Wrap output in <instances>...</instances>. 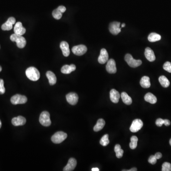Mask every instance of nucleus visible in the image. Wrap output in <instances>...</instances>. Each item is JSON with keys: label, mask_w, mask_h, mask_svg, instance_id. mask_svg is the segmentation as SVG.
Instances as JSON below:
<instances>
[{"label": "nucleus", "mask_w": 171, "mask_h": 171, "mask_svg": "<svg viewBox=\"0 0 171 171\" xmlns=\"http://www.w3.org/2000/svg\"><path fill=\"white\" fill-rule=\"evenodd\" d=\"M25 73L28 78L33 81L38 80L40 77V73L38 70L33 67H31L28 68Z\"/></svg>", "instance_id": "nucleus-1"}, {"label": "nucleus", "mask_w": 171, "mask_h": 171, "mask_svg": "<svg viewBox=\"0 0 171 171\" xmlns=\"http://www.w3.org/2000/svg\"><path fill=\"white\" fill-rule=\"evenodd\" d=\"M10 39L12 42H16L17 46L20 49L24 48L26 45V40L22 35L14 33L11 35Z\"/></svg>", "instance_id": "nucleus-2"}, {"label": "nucleus", "mask_w": 171, "mask_h": 171, "mask_svg": "<svg viewBox=\"0 0 171 171\" xmlns=\"http://www.w3.org/2000/svg\"><path fill=\"white\" fill-rule=\"evenodd\" d=\"M67 137V134L62 131L56 132L51 137V141L55 144H60Z\"/></svg>", "instance_id": "nucleus-3"}, {"label": "nucleus", "mask_w": 171, "mask_h": 171, "mask_svg": "<svg viewBox=\"0 0 171 171\" xmlns=\"http://www.w3.org/2000/svg\"><path fill=\"white\" fill-rule=\"evenodd\" d=\"M125 60L128 65L132 68H136L142 64V62L141 60H136L134 59L132 56L130 54H127L125 57Z\"/></svg>", "instance_id": "nucleus-4"}, {"label": "nucleus", "mask_w": 171, "mask_h": 171, "mask_svg": "<svg viewBox=\"0 0 171 171\" xmlns=\"http://www.w3.org/2000/svg\"><path fill=\"white\" fill-rule=\"evenodd\" d=\"M40 123L44 126H49L51 125L50 115L47 111H43L40 114L39 118Z\"/></svg>", "instance_id": "nucleus-5"}, {"label": "nucleus", "mask_w": 171, "mask_h": 171, "mask_svg": "<svg viewBox=\"0 0 171 171\" xmlns=\"http://www.w3.org/2000/svg\"><path fill=\"white\" fill-rule=\"evenodd\" d=\"M11 101L13 105L23 104L26 103L27 101V98L25 96L16 94L12 96L11 98Z\"/></svg>", "instance_id": "nucleus-6"}, {"label": "nucleus", "mask_w": 171, "mask_h": 171, "mask_svg": "<svg viewBox=\"0 0 171 171\" xmlns=\"http://www.w3.org/2000/svg\"><path fill=\"white\" fill-rule=\"evenodd\" d=\"M143 126V123L142 120L139 119H136L132 122L130 130L133 133L138 132Z\"/></svg>", "instance_id": "nucleus-7"}, {"label": "nucleus", "mask_w": 171, "mask_h": 171, "mask_svg": "<svg viewBox=\"0 0 171 171\" xmlns=\"http://www.w3.org/2000/svg\"><path fill=\"white\" fill-rule=\"evenodd\" d=\"M120 22H114L110 23L109 29L110 32L113 35H118L121 32V28H120Z\"/></svg>", "instance_id": "nucleus-8"}, {"label": "nucleus", "mask_w": 171, "mask_h": 171, "mask_svg": "<svg viewBox=\"0 0 171 171\" xmlns=\"http://www.w3.org/2000/svg\"><path fill=\"white\" fill-rule=\"evenodd\" d=\"M87 48L84 45H79L74 46L72 48V53L77 56H82L86 53Z\"/></svg>", "instance_id": "nucleus-9"}, {"label": "nucleus", "mask_w": 171, "mask_h": 171, "mask_svg": "<svg viewBox=\"0 0 171 171\" xmlns=\"http://www.w3.org/2000/svg\"><path fill=\"white\" fill-rule=\"evenodd\" d=\"M106 70L110 74H114L117 72V68H116V62L114 60L111 59L108 61L107 65H106Z\"/></svg>", "instance_id": "nucleus-10"}, {"label": "nucleus", "mask_w": 171, "mask_h": 171, "mask_svg": "<svg viewBox=\"0 0 171 171\" xmlns=\"http://www.w3.org/2000/svg\"><path fill=\"white\" fill-rule=\"evenodd\" d=\"M67 101L70 105H75L77 103L79 97L75 93H70L66 95Z\"/></svg>", "instance_id": "nucleus-11"}, {"label": "nucleus", "mask_w": 171, "mask_h": 171, "mask_svg": "<svg viewBox=\"0 0 171 171\" xmlns=\"http://www.w3.org/2000/svg\"><path fill=\"white\" fill-rule=\"evenodd\" d=\"M108 60V54L105 49H102L100 55L98 58V61L100 64H103Z\"/></svg>", "instance_id": "nucleus-12"}, {"label": "nucleus", "mask_w": 171, "mask_h": 171, "mask_svg": "<svg viewBox=\"0 0 171 171\" xmlns=\"http://www.w3.org/2000/svg\"><path fill=\"white\" fill-rule=\"evenodd\" d=\"M77 166V161L75 158H71L69 159L67 165L66 166L63 171H72Z\"/></svg>", "instance_id": "nucleus-13"}, {"label": "nucleus", "mask_w": 171, "mask_h": 171, "mask_svg": "<svg viewBox=\"0 0 171 171\" xmlns=\"http://www.w3.org/2000/svg\"><path fill=\"white\" fill-rule=\"evenodd\" d=\"M14 33L20 35H23L26 32V29L23 27L21 22H18L14 27Z\"/></svg>", "instance_id": "nucleus-14"}, {"label": "nucleus", "mask_w": 171, "mask_h": 171, "mask_svg": "<svg viewBox=\"0 0 171 171\" xmlns=\"http://www.w3.org/2000/svg\"><path fill=\"white\" fill-rule=\"evenodd\" d=\"M26 122V120L24 117L22 116H18L12 118V123L14 126H20L23 125L25 124Z\"/></svg>", "instance_id": "nucleus-15"}, {"label": "nucleus", "mask_w": 171, "mask_h": 171, "mask_svg": "<svg viewBox=\"0 0 171 171\" xmlns=\"http://www.w3.org/2000/svg\"><path fill=\"white\" fill-rule=\"evenodd\" d=\"M145 55L147 60L150 62H153L156 60V56L154 51L149 47H147L145 50Z\"/></svg>", "instance_id": "nucleus-16"}, {"label": "nucleus", "mask_w": 171, "mask_h": 171, "mask_svg": "<svg viewBox=\"0 0 171 171\" xmlns=\"http://www.w3.org/2000/svg\"><path fill=\"white\" fill-rule=\"evenodd\" d=\"M120 97V94L118 91L115 89L111 90L110 91V98L111 101L114 103H118Z\"/></svg>", "instance_id": "nucleus-17"}, {"label": "nucleus", "mask_w": 171, "mask_h": 171, "mask_svg": "<svg viewBox=\"0 0 171 171\" xmlns=\"http://www.w3.org/2000/svg\"><path fill=\"white\" fill-rule=\"evenodd\" d=\"M60 48L62 50V53L65 57H68L70 55V50L68 43L62 42L60 44Z\"/></svg>", "instance_id": "nucleus-18"}, {"label": "nucleus", "mask_w": 171, "mask_h": 171, "mask_svg": "<svg viewBox=\"0 0 171 171\" xmlns=\"http://www.w3.org/2000/svg\"><path fill=\"white\" fill-rule=\"evenodd\" d=\"M76 69V67L74 64H71L70 65H65L62 67L61 71L63 74H69L71 73L72 71H75Z\"/></svg>", "instance_id": "nucleus-19"}, {"label": "nucleus", "mask_w": 171, "mask_h": 171, "mask_svg": "<svg viewBox=\"0 0 171 171\" xmlns=\"http://www.w3.org/2000/svg\"><path fill=\"white\" fill-rule=\"evenodd\" d=\"M46 76L49 80V82L50 85H54L56 84L57 82V77L54 73L50 71H47Z\"/></svg>", "instance_id": "nucleus-20"}, {"label": "nucleus", "mask_w": 171, "mask_h": 171, "mask_svg": "<svg viewBox=\"0 0 171 171\" xmlns=\"http://www.w3.org/2000/svg\"><path fill=\"white\" fill-rule=\"evenodd\" d=\"M144 98L146 102H148L152 104H156L157 102L156 97L155 95H153L152 93H147V94L145 95Z\"/></svg>", "instance_id": "nucleus-21"}, {"label": "nucleus", "mask_w": 171, "mask_h": 171, "mask_svg": "<svg viewBox=\"0 0 171 171\" xmlns=\"http://www.w3.org/2000/svg\"><path fill=\"white\" fill-rule=\"evenodd\" d=\"M140 84L143 88H147L150 87L151 83L149 77L147 76L143 77L140 82Z\"/></svg>", "instance_id": "nucleus-22"}, {"label": "nucleus", "mask_w": 171, "mask_h": 171, "mask_svg": "<svg viewBox=\"0 0 171 171\" xmlns=\"http://www.w3.org/2000/svg\"><path fill=\"white\" fill-rule=\"evenodd\" d=\"M105 121L103 119H99L97 120V123L94 127V130L95 132H98L103 128L105 126Z\"/></svg>", "instance_id": "nucleus-23"}, {"label": "nucleus", "mask_w": 171, "mask_h": 171, "mask_svg": "<svg viewBox=\"0 0 171 171\" xmlns=\"http://www.w3.org/2000/svg\"><path fill=\"white\" fill-rule=\"evenodd\" d=\"M121 97L123 101L126 105H131L132 103V99L131 97L128 95L126 92H122L121 94Z\"/></svg>", "instance_id": "nucleus-24"}, {"label": "nucleus", "mask_w": 171, "mask_h": 171, "mask_svg": "<svg viewBox=\"0 0 171 171\" xmlns=\"http://www.w3.org/2000/svg\"><path fill=\"white\" fill-rule=\"evenodd\" d=\"M161 36L156 33L152 32L149 35L148 37V39L150 42L154 43L157 42L160 40Z\"/></svg>", "instance_id": "nucleus-25"}, {"label": "nucleus", "mask_w": 171, "mask_h": 171, "mask_svg": "<svg viewBox=\"0 0 171 171\" xmlns=\"http://www.w3.org/2000/svg\"><path fill=\"white\" fill-rule=\"evenodd\" d=\"M159 81L162 85V86L165 88L168 87L170 85L169 80L165 76H161L160 77H159Z\"/></svg>", "instance_id": "nucleus-26"}, {"label": "nucleus", "mask_w": 171, "mask_h": 171, "mask_svg": "<svg viewBox=\"0 0 171 171\" xmlns=\"http://www.w3.org/2000/svg\"><path fill=\"white\" fill-rule=\"evenodd\" d=\"M114 150L116 153L117 158H122V156H123L124 150L121 149L120 145H118V144L116 145L115 146Z\"/></svg>", "instance_id": "nucleus-27"}, {"label": "nucleus", "mask_w": 171, "mask_h": 171, "mask_svg": "<svg viewBox=\"0 0 171 171\" xmlns=\"http://www.w3.org/2000/svg\"><path fill=\"white\" fill-rule=\"evenodd\" d=\"M138 138L136 136H133L131 138V142L130 143V147L132 149H135L137 147Z\"/></svg>", "instance_id": "nucleus-28"}, {"label": "nucleus", "mask_w": 171, "mask_h": 171, "mask_svg": "<svg viewBox=\"0 0 171 171\" xmlns=\"http://www.w3.org/2000/svg\"><path fill=\"white\" fill-rule=\"evenodd\" d=\"M108 138H109L108 135L106 134L104 135L102 137L101 140H100V145H101L103 146H106L108 145L109 143V140Z\"/></svg>", "instance_id": "nucleus-29"}, {"label": "nucleus", "mask_w": 171, "mask_h": 171, "mask_svg": "<svg viewBox=\"0 0 171 171\" xmlns=\"http://www.w3.org/2000/svg\"><path fill=\"white\" fill-rule=\"evenodd\" d=\"M12 25L13 24L9 22V21H7L4 24H2V29L3 31H10L11 29H12Z\"/></svg>", "instance_id": "nucleus-30"}, {"label": "nucleus", "mask_w": 171, "mask_h": 171, "mask_svg": "<svg viewBox=\"0 0 171 171\" xmlns=\"http://www.w3.org/2000/svg\"><path fill=\"white\" fill-rule=\"evenodd\" d=\"M62 13L58 9L54 10L53 12V16L56 20H60L62 17Z\"/></svg>", "instance_id": "nucleus-31"}, {"label": "nucleus", "mask_w": 171, "mask_h": 171, "mask_svg": "<svg viewBox=\"0 0 171 171\" xmlns=\"http://www.w3.org/2000/svg\"><path fill=\"white\" fill-rule=\"evenodd\" d=\"M162 171H171V164L169 162H165L162 165Z\"/></svg>", "instance_id": "nucleus-32"}, {"label": "nucleus", "mask_w": 171, "mask_h": 171, "mask_svg": "<svg viewBox=\"0 0 171 171\" xmlns=\"http://www.w3.org/2000/svg\"><path fill=\"white\" fill-rule=\"evenodd\" d=\"M163 69L166 70V71H167V72H169V73H171V63L169 61H167L166 63L163 64Z\"/></svg>", "instance_id": "nucleus-33"}, {"label": "nucleus", "mask_w": 171, "mask_h": 171, "mask_svg": "<svg viewBox=\"0 0 171 171\" xmlns=\"http://www.w3.org/2000/svg\"><path fill=\"white\" fill-rule=\"evenodd\" d=\"M148 162L152 165H155L157 162V159L156 158L155 156H151L148 159Z\"/></svg>", "instance_id": "nucleus-34"}, {"label": "nucleus", "mask_w": 171, "mask_h": 171, "mask_svg": "<svg viewBox=\"0 0 171 171\" xmlns=\"http://www.w3.org/2000/svg\"><path fill=\"white\" fill-rule=\"evenodd\" d=\"M156 124L157 126L161 127L164 124V120L161 118H158L156 121Z\"/></svg>", "instance_id": "nucleus-35"}, {"label": "nucleus", "mask_w": 171, "mask_h": 171, "mask_svg": "<svg viewBox=\"0 0 171 171\" xmlns=\"http://www.w3.org/2000/svg\"><path fill=\"white\" fill-rule=\"evenodd\" d=\"M57 9L62 13L65 12V11H66V8L64 6H60L58 7Z\"/></svg>", "instance_id": "nucleus-36"}, {"label": "nucleus", "mask_w": 171, "mask_h": 171, "mask_svg": "<svg viewBox=\"0 0 171 171\" xmlns=\"http://www.w3.org/2000/svg\"><path fill=\"white\" fill-rule=\"evenodd\" d=\"M7 21H9V22H10L12 24H15L16 22V20L14 18V17H10L8 19V20Z\"/></svg>", "instance_id": "nucleus-37"}, {"label": "nucleus", "mask_w": 171, "mask_h": 171, "mask_svg": "<svg viewBox=\"0 0 171 171\" xmlns=\"http://www.w3.org/2000/svg\"><path fill=\"white\" fill-rule=\"evenodd\" d=\"M155 157L156 159H160L161 158H162V155L161 153H159V152H158V153H156L155 155Z\"/></svg>", "instance_id": "nucleus-38"}, {"label": "nucleus", "mask_w": 171, "mask_h": 171, "mask_svg": "<svg viewBox=\"0 0 171 171\" xmlns=\"http://www.w3.org/2000/svg\"><path fill=\"white\" fill-rule=\"evenodd\" d=\"M171 124V122L168 119H165L164 120V125L166 126H169Z\"/></svg>", "instance_id": "nucleus-39"}, {"label": "nucleus", "mask_w": 171, "mask_h": 171, "mask_svg": "<svg viewBox=\"0 0 171 171\" xmlns=\"http://www.w3.org/2000/svg\"><path fill=\"white\" fill-rule=\"evenodd\" d=\"M5 92V88L4 87H0V94H3Z\"/></svg>", "instance_id": "nucleus-40"}, {"label": "nucleus", "mask_w": 171, "mask_h": 171, "mask_svg": "<svg viewBox=\"0 0 171 171\" xmlns=\"http://www.w3.org/2000/svg\"><path fill=\"white\" fill-rule=\"evenodd\" d=\"M4 87V81L2 79H0V87Z\"/></svg>", "instance_id": "nucleus-41"}, {"label": "nucleus", "mask_w": 171, "mask_h": 171, "mask_svg": "<svg viewBox=\"0 0 171 171\" xmlns=\"http://www.w3.org/2000/svg\"><path fill=\"white\" fill-rule=\"evenodd\" d=\"M137 169L136 168H133L128 170H123V171H136Z\"/></svg>", "instance_id": "nucleus-42"}, {"label": "nucleus", "mask_w": 171, "mask_h": 171, "mask_svg": "<svg viewBox=\"0 0 171 171\" xmlns=\"http://www.w3.org/2000/svg\"><path fill=\"white\" fill-rule=\"evenodd\" d=\"M92 171H99V169L97 168H93L92 169Z\"/></svg>", "instance_id": "nucleus-43"}, {"label": "nucleus", "mask_w": 171, "mask_h": 171, "mask_svg": "<svg viewBox=\"0 0 171 171\" xmlns=\"http://www.w3.org/2000/svg\"><path fill=\"white\" fill-rule=\"evenodd\" d=\"M125 26V23H123V24H122V25H121V26H122V28L124 27Z\"/></svg>", "instance_id": "nucleus-44"}, {"label": "nucleus", "mask_w": 171, "mask_h": 171, "mask_svg": "<svg viewBox=\"0 0 171 171\" xmlns=\"http://www.w3.org/2000/svg\"><path fill=\"white\" fill-rule=\"evenodd\" d=\"M1 126H2V122L1 121V120H0V128H1Z\"/></svg>", "instance_id": "nucleus-45"}, {"label": "nucleus", "mask_w": 171, "mask_h": 171, "mask_svg": "<svg viewBox=\"0 0 171 171\" xmlns=\"http://www.w3.org/2000/svg\"><path fill=\"white\" fill-rule=\"evenodd\" d=\"M2 68L0 66V72L2 71Z\"/></svg>", "instance_id": "nucleus-46"}, {"label": "nucleus", "mask_w": 171, "mask_h": 171, "mask_svg": "<svg viewBox=\"0 0 171 171\" xmlns=\"http://www.w3.org/2000/svg\"><path fill=\"white\" fill-rule=\"evenodd\" d=\"M170 145H171V139L170 140Z\"/></svg>", "instance_id": "nucleus-47"}]
</instances>
